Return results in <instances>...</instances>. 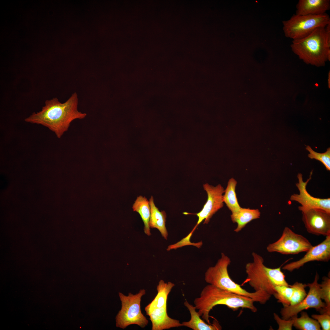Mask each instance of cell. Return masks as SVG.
Wrapping results in <instances>:
<instances>
[{
  "mask_svg": "<svg viewBox=\"0 0 330 330\" xmlns=\"http://www.w3.org/2000/svg\"><path fill=\"white\" fill-rule=\"evenodd\" d=\"M78 101L76 92L63 103L56 97L46 100L41 111L33 113L25 119V121L45 127L60 138L68 130L72 121L83 119L86 116V113L78 110Z\"/></svg>",
  "mask_w": 330,
  "mask_h": 330,
  "instance_id": "obj_1",
  "label": "cell"
},
{
  "mask_svg": "<svg viewBox=\"0 0 330 330\" xmlns=\"http://www.w3.org/2000/svg\"><path fill=\"white\" fill-rule=\"evenodd\" d=\"M251 298L232 293L209 284L202 289L200 296L196 298L194 303L202 318L209 324V313L215 306L223 305L233 310L239 308H246L255 313L257 311Z\"/></svg>",
  "mask_w": 330,
  "mask_h": 330,
  "instance_id": "obj_2",
  "label": "cell"
},
{
  "mask_svg": "<svg viewBox=\"0 0 330 330\" xmlns=\"http://www.w3.org/2000/svg\"><path fill=\"white\" fill-rule=\"evenodd\" d=\"M290 46L293 52L306 64L324 66L330 60V24L317 28L304 38L293 40Z\"/></svg>",
  "mask_w": 330,
  "mask_h": 330,
  "instance_id": "obj_3",
  "label": "cell"
},
{
  "mask_svg": "<svg viewBox=\"0 0 330 330\" xmlns=\"http://www.w3.org/2000/svg\"><path fill=\"white\" fill-rule=\"evenodd\" d=\"M213 266L209 267L205 273L206 283L232 293L252 299L254 302L264 304L268 301L271 295L263 290L250 292L242 288L229 277L228 268L230 264V258L224 253Z\"/></svg>",
  "mask_w": 330,
  "mask_h": 330,
  "instance_id": "obj_4",
  "label": "cell"
},
{
  "mask_svg": "<svg viewBox=\"0 0 330 330\" xmlns=\"http://www.w3.org/2000/svg\"><path fill=\"white\" fill-rule=\"evenodd\" d=\"M175 284L161 280L156 287L157 293L153 300L145 308L152 324V330H163L183 326L178 320L168 315L167 301L168 295Z\"/></svg>",
  "mask_w": 330,
  "mask_h": 330,
  "instance_id": "obj_5",
  "label": "cell"
},
{
  "mask_svg": "<svg viewBox=\"0 0 330 330\" xmlns=\"http://www.w3.org/2000/svg\"><path fill=\"white\" fill-rule=\"evenodd\" d=\"M284 36L293 40L304 38L317 28L326 27L330 24V18L326 13L317 15H293L282 21Z\"/></svg>",
  "mask_w": 330,
  "mask_h": 330,
  "instance_id": "obj_6",
  "label": "cell"
},
{
  "mask_svg": "<svg viewBox=\"0 0 330 330\" xmlns=\"http://www.w3.org/2000/svg\"><path fill=\"white\" fill-rule=\"evenodd\" d=\"M145 293L144 289H141L134 295L129 293L128 296L119 293L122 306L116 318L117 327L123 329L131 324H136L141 328L147 325L148 321L142 314L140 305L141 298Z\"/></svg>",
  "mask_w": 330,
  "mask_h": 330,
  "instance_id": "obj_7",
  "label": "cell"
},
{
  "mask_svg": "<svg viewBox=\"0 0 330 330\" xmlns=\"http://www.w3.org/2000/svg\"><path fill=\"white\" fill-rule=\"evenodd\" d=\"M313 245L302 235L296 233L289 228L285 227L280 237L267 247L269 252H277L283 255H295L307 252Z\"/></svg>",
  "mask_w": 330,
  "mask_h": 330,
  "instance_id": "obj_8",
  "label": "cell"
},
{
  "mask_svg": "<svg viewBox=\"0 0 330 330\" xmlns=\"http://www.w3.org/2000/svg\"><path fill=\"white\" fill-rule=\"evenodd\" d=\"M319 278V275L316 272L314 281L307 284L309 290L305 298L297 304L289 305L282 308L280 311L281 318L288 319L297 316L298 313L304 310L311 308L315 309L320 314L324 313L325 305L320 297L318 282Z\"/></svg>",
  "mask_w": 330,
  "mask_h": 330,
  "instance_id": "obj_9",
  "label": "cell"
},
{
  "mask_svg": "<svg viewBox=\"0 0 330 330\" xmlns=\"http://www.w3.org/2000/svg\"><path fill=\"white\" fill-rule=\"evenodd\" d=\"M252 254L253 262L247 263L245 266L249 284L255 291L263 290L274 296L276 292L275 286L267 273L263 257L255 252H252Z\"/></svg>",
  "mask_w": 330,
  "mask_h": 330,
  "instance_id": "obj_10",
  "label": "cell"
},
{
  "mask_svg": "<svg viewBox=\"0 0 330 330\" xmlns=\"http://www.w3.org/2000/svg\"><path fill=\"white\" fill-rule=\"evenodd\" d=\"M300 211L302 215V221L308 232L317 236L326 237L330 235V213L317 208Z\"/></svg>",
  "mask_w": 330,
  "mask_h": 330,
  "instance_id": "obj_11",
  "label": "cell"
},
{
  "mask_svg": "<svg viewBox=\"0 0 330 330\" xmlns=\"http://www.w3.org/2000/svg\"><path fill=\"white\" fill-rule=\"evenodd\" d=\"M313 171L310 173L309 178L305 182L303 180L302 175L299 173L297 176L298 182L296 184L299 194H293L291 196L290 200L298 202L301 206L298 207L300 211L303 209L317 208L324 210L330 213V198L321 199L316 198L310 195L306 189V186L311 179Z\"/></svg>",
  "mask_w": 330,
  "mask_h": 330,
  "instance_id": "obj_12",
  "label": "cell"
},
{
  "mask_svg": "<svg viewBox=\"0 0 330 330\" xmlns=\"http://www.w3.org/2000/svg\"><path fill=\"white\" fill-rule=\"evenodd\" d=\"M203 186L207 193V199L202 210L196 214L198 218L196 225L197 226L204 220V224H208L213 215L224 205L222 194L224 189L221 184L215 187L206 183Z\"/></svg>",
  "mask_w": 330,
  "mask_h": 330,
  "instance_id": "obj_13",
  "label": "cell"
},
{
  "mask_svg": "<svg viewBox=\"0 0 330 330\" xmlns=\"http://www.w3.org/2000/svg\"><path fill=\"white\" fill-rule=\"evenodd\" d=\"M330 259V235L319 244L313 247L304 256L297 261L285 265L282 269L290 272L298 269L306 263L313 261L328 262Z\"/></svg>",
  "mask_w": 330,
  "mask_h": 330,
  "instance_id": "obj_14",
  "label": "cell"
},
{
  "mask_svg": "<svg viewBox=\"0 0 330 330\" xmlns=\"http://www.w3.org/2000/svg\"><path fill=\"white\" fill-rule=\"evenodd\" d=\"M330 8L329 0H299L295 14L300 15H317L326 13Z\"/></svg>",
  "mask_w": 330,
  "mask_h": 330,
  "instance_id": "obj_15",
  "label": "cell"
},
{
  "mask_svg": "<svg viewBox=\"0 0 330 330\" xmlns=\"http://www.w3.org/2000/svg\"><path fill=\"white\" fill-rule=\"evenodd\" d=\"M184 306L187 308L190 313L191 318L187 321H184L182 323L183 326L190 328L193 330H219L222 328L218 322L214 320L212 324L207 323L203 319L196 311L195 306L190 304L187 300L184 303Z\"/></svg>",
  "mask_w": 330,
  "mask_h": 330,
  "instance_id": "obj_16",
  "label": "cell"
},
{
  "mask_svg": "<svg viewBox=\"0 0 330 330\" xmlns=\"http://www.w3.org/2000/svg\"><path fill=\"white\" fill-rule=\"evenodd\" d=\"M149 201L151 211L149 222V227L157 229L162 236L167 240L168 233L165 226L166 213L164 211H160L156 206L153 196H151Z\"/></svg>",
  "mask_w": 330,
  "mask_h": 330,
  "instance_id": "obj_17",
  "label": "cell"
},
{
  "mask_svg": "<svg viewBox=\"0 0 330 330\" xmlns=\"http://www.w3.org/2000/svg\"><path fill=\"white\" fill-rule=\"evenodd\" d=\"M260 212L258 209L241 207L237 211L232 213L230 216L233 223L237 224V226L234 230L238 232L243 229L249 222L253 220L260 218Z\"/></svg>",
  "mask_w": 330,
  "mask_h": 330,
  "instance_id": "obj_18",
  "label": "cell"
},
{
  "mask_svg": "<svg viewBox=\"0 0 330 330\" xmlns=\"http://www.w3.org/2000/svg\"><path fill=\"white\" fill-rule=\"evenodd\" d=\"M132 209L134 211L138 213L144 224V232L148 236L151 235L149 222L151 211L149 201L145 197L140 196L137 197L134 203Z\"/></svg>",
  "mask_w": 330,
  "mask_h": 330,
  "instance_id": "obj_19",
  "label": "cell"
},
{
  "mask_svg": "<svg viewBox=\"0 0 330 330\" xmlns=\"http://www.w3.org/2000/svg\"><path fill=\"white\" fill-rule=\"evenodd\" d=\"M237 181L233 178L230 179L227 183L223 200L232 213L236 212L241 207L238 203L236 193Z\"/></svg>",
  "mask_w": 330,
  "mask_h": 330,
  "instance_id": "obj_20",
  "label": "cell"
},
{
  "mask_svg": "<svg viewBox=\"0 0 330 330\" xmlns=\"http://www.w3.org/2000/svg\"><path fill=\"white\" fill-rule=\"evenodd\" d=\"M301 316H294L293 326L300 330H320L321 327L317 321L310 317L306 312H300Z\"/></svg>",
  "mask_w": 330,
  "mask_h": 330,
  "instance_id": "obj_21",
  "label": "cell"
},
{
  "mask_svg": "<svg viewBox=\"0 0 330 330\" xmlns=\"http://www.w3.org/2000/svg\"><path fill=\"white\" fill-rule=\"evenodd\" d=\"M276 293L274 295L277 302L281 303L284 307L290 305V300L293 292L291 285L288 286H276L275 287Z\"/></svg>",
  "mask_w": 330,
  "mask_h": 330,
  "instance_id": "obj_22",
  "label": "cell"
},
{
  "mask_svg": "<svg viewBox=\"0 0 330 330\" xmlns=\"http://www.w3.org/2000/svg\"><path fill=\"white\" fill-rule=\"evenodd\" d=\"M319 286L321 298L322 300H324L325 305V308L323 313L330 314V276L323 277V281L319 284Z\"/></svg>",
  "mask_w": 330,
  "mask_h": 330,
  "instance_id": "obj_23",
  "label": "cell"
},
{
  "mask_svg": "<svg viewBox=\"0 0 330 330\" xmlns=\"http://www.w3.org/2000/svg\"><path fill=\"white\" fill-rule=\"evenodd\" d=\"M281 267L276 268H271L266 266L265 267L269 278L275 287L289 285L286 280L285 275L281 270Z\"/></svg>",
  "mask_w": 330,
  "mask_h": 330,
  "instance_id": "obj_24",
  "label": "cell"
},
{
  "mask_svg": "<svg viewBox=\"0 0 330 330\" xmlns=\"http://www.w3.org/2000/svg\"><path fill=\"white\" fill-rule=\"evenodd\" d=\"M293 288V292L290 300V305L297 304L302 300L307 295L305 288L307 284L296 282L291 285Z\"/></svg>",
  "mask_w": 330,
  "mask_h": 330,
  "instance_id": "obj_25",
  "label": "cell"
},
{
  "mask_svg": "<svg viewBox=\"0 0 330 330\" xmlns=\"http://www.w3.org/2000/svg\"><path fill=\"white\" fill-rule=\"evenodd\" d=\"M306 149L310 152L308 157L311 159H314L318 160L325 167L327 170H330V148L327 149L324 153H319L314 151L311 148L307 146Z\"/></svg>",
  "mask_w": 330,
  "mask_h": 330,
  "instance_id": "obj_26",
  "label": "cell"
},
{
  "mask_svg": "<svg viewBox=\"0 0 330 330\" xmlns=\"http://www.w3.org/2000/svg\"><path fill=\"white\" fill-rule=\"evenodd\" d=\"M197 227V226L195 225L191 232L186 237L178 242L168 246L167 249V251H169L172 249L175 250L178 248L187 245L193 246L199 248H201L203 244L202 241L195 243H192L190 241L191 237Z\"/></svg>",
  "mask_w": 330,
  "mask_h": 330,
  "instance_id": "obj_27",
  "label": "cell"
},
{
  "mask_svg": "<svg viewBox=\"0 0 330 330\" xmlns=\"http://www.w3.org/2000/svg\"><path fill=\"white\" fill-rule=\"evenodd\" d=\"M311 317L318 322L323 330L330 329V314L326 313L313 314Z\"/></svg>",
  "mask_w": 330,
  "mask_h": 330,
  "instance_id": "obj_28",
  "label": "cell"
},
{
  "mask_svg": "<svg viewBox=\"0 0 330 330\" xmlns=\"http://www.w3.org/2000/svg\"><path fill=\"white\" fill-rule=\"evenodd\" d=\"M275 320L278 325V330H292L294 321V317L288 319L280 318L276 314H273Z\"/></svg>",
  "mask_w": 330,
  "mask_h": 330,
  "instance_id": "obj_29",
  "label": "cell"
}]
</instances>
